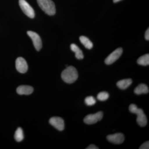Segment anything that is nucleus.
Returning a JSON list of instances; mask_svg holds the SVG:
<instances>
[{"label": "nucleus", "instance_id": "f257e3e1", "mask_svg": "<svg viewBox=\"0 0 149 149\" xmlns=\"http://www.w3.org/2000/svg\"><path fill=\"white\" fill-rule=\"evenodd\" d=\"M63 80L66 83L71 84L74 83L78 77V72L74 67L68 66L61 73Z\"/></svg>", "mask_w": 149, "mask_h": 149}, {"label": "nucleus", "instance_id": "f03ea898", "mask_svg": "<svg viewBox=\"0 0 149 149\" xmlns=\"http://www.w3.org/2000/svg\"><path fill=\"white\" fill-rule=\"evenodd\" d=\"M37 3L42 10L48 15H53L56 13V7L52 0H37Z\"/></svg>", "mask_w": 149, "mask_h": 149}, {"label": "nucleus", "instance_id": "7ed1b4c3", "mask_svg": "<svg viewBox=\"0 0 149 149\" xmlns=\"http://www.w3.org/2000/svg\"><path fill=\"white\" fill-rule=\"evenodd\" d=\"M19 4L22 10L27 16L31 18L35 17V11L25 0H19Z\"/></svg>", "mask_w": 149, "mask_h": 149}, {"label": "nucleus", "instance_id": "20e7f679", "mask_svg": "<svg viewBox=\"0 0 149 149\" xmlns=\"http://www.w3.org/2000/svg\"><path fill=\"white\" fill-rule=\"evenodd\" d=\"M103 113L99 111L95 114L88 115L84 118V122L87 124H93L100 121L102 118Z\"/></svg>", "mask_w": 149, "mask_h": 149}, {"label": "nucleus", "instance_id": "39448f33", "mask_svg": "<svg viewBox=\"0 0 149 149\" xmlns=\"http://www.w3.org/2000/svg\"><path fill=\"white\" fill-rule=\"evenodd\" d=\"M27 35L32 39L34 47L37 51H39L42 49V42L40 36L35 32L29 31L27 32Z\"/></svg>", "mask_w": 149, "mask_h": 149}, {"label": "nucleus", "instance_id": "423d86ee", "mask_svg": "<svg viewBox=\"0 0 149 149\" xmlns=\"http://www.w3.org/2000/svg\"><path fill=\"white\" fill-rule=\"evenodd\" d=\"M123 49L122 48H118L111 53L105 60V63L107 65H110L116 61L122 55Z\"/></svg>", "mask_w": 149, "mask_h": 149}, {"label": "nucleus", "instance_id": "0eeeda50", "mask_svg": "<svg viewBox=\"0 0 149 149\" xmlns=\"http://www.w3.org/2000/svg\"><path fill=\"white\" fill-rule=\"evenodd\" d=\"M49 123L55 128L59 131L64 130L65 124L64 120L61 118L59 117H53L50 119Z\"/></svg>", "mask_w": 149, "mask_h": 149}, {"label": "nucleus", "instance_id": "6e6552de", "mask_svg": "<svg viewBox=\"0 0 149 149\" xmlns=\"http://www.w3.org/2000/svg\"><path fill=\"white\" fill-rule=\"evenodd\" d=\"M15 66L17 70L20 73H25L28 70L27 62L22 57H18L17 58L15 61Z\"/></svg>", "mask_w": 149, "mask_h": 149}, {"label": "nucleus", "instance_id": "1a4fd4ad", "mask_svg": "<svg viewBox=\"0 0 149 149\" xmlns=\"http://www.w3.org/2000/svg\"><path fill=\"white\" fill-rule=\"evenodd\" d=\"M107 139L109 142L115 144L122 143L125 139L124 135L121 133H117L109 135L107 136Z\"/></svg>", "mask_w": 149, "mask_h": 149}, {"label": "nucleus", "instance_id": "9d476101", "mask_svg": "<svg viewBox=\"0 0 149 149\" xmlns=\"http://www.w3.org/2000/svg\"><path fill=\"white\" fill-rule=\"evenodd\" d=\"M136 114L137 115L136 120L139 125L141 127L146 126L147 125L148 120L143 109H140L139 111L136 113Z\"/></svg>", "mask_w": 149, "mask_h": 149}, {"label": "nucleus", "instance_id": "9b49d317", "mask_svg": "<svg viewBox=\"0 0 149 149\" xmlns=\"http://www.w3.org/2000/svg\"><path fill=\"white\" fill-rule=\"evenodd\" d=\"M34 89L29 85H21L17 88V93L20 95H29L33 93Z\"/></svg>", "mask_w": 149, "mask_h": 149}, {"label": "nucleus", "instance_id": "f8f14e48", "mask_svg": "<svg viewBox=\"0 0 149 149\" xmlns=\"http://www.w3.org/2000/svg\"><path fill=\"white\" fill-rule=\"evenodd\" d=\"M70 49L72 52L75 53V57L76 58L79 60L82 59L84 58V55L83 52L75 44H71L70 45Z\"/></svg>", "mask_w": 149, "mask_h": 149}, {"label": "nucleus", "instance_id": "ddd939ff", "mask_svg": "<svg viewBox=\"0 0 149 149\" xmlns=\"http://www.w3.org/2000/svg\"><path fill=\"white\" fill-rule=\"evenodd\" d=\"M132 80L130 79H123L117 82V87L121 90H125L132 84Z\"/></svg>", "mask_w": 149, "mask_h": 149}, {"label": "nucleus", "instance_id": "4468645a", "mask_svg": "<svg viewBox=\"0 0 149 149\" xmlns=\"http://www.w3.org/2000/svg\"><path fill=\"white\" fill-rule=\"evenodd\" d=\"M134 93L135 94L139 95L142 94H147L149 93L148 87L146 84H140L135 88Z\"/></svg>", "mask_w": 149, "mask_h": 149}, {"label": "nucleus", "instance_id": "2eb2a0df", "mask_svg": "<svg viewBox=\"0 0 149 149\" xmlns=\"http://www.w3.org/2000/svg\"><path fill=\"white\" fill-rule=\"evenodd\" d=\"M80 40L81 43L85 46V48L91 49H92L93 47V43L91 40H89L88 37L85 36H80Z\"/></svg>", "mask_w": 149, "mask_h": 149}, {"label": "nucleus", "instance_id": "dca6fc26", "mask_svg": "<svg viewBox=\"0 0 149 149\" xmlns=\"http://www.w3.org/2000/svg\"><path fill=\"white\" fill-rule=\"evenodd\" d=\"M137 63H138V64L140 65H143V66L149 65V54H146L140 57L138 59V60H137Z\"/></svg>", "mask_w": 149, "mask_h": 149}, {"label": "nucleus", "instance_id": "f3484780", "mask_svg": "<svg viewBox=\"0 0 149 149\" xmlns=\"http://www.w3.org/2000/svg\"><path fill=\"white\" fill-rule=\"evenodd\" d=\"M14 138L17 142H21L24 139L23 130L21 128L17 129L14 135Z\"/></svg>", "mask_w": 149, "mask_h": 149}, {"label": "nucleus", "instance_id": "a211bd4d", "mask_svg": "<svg viewBox=\"0 0 149 149\" xmlns=\"http://www.w3.org/2000/svg\"><path fill=\"white\" fill-rule=\"evenodd\" d=\"M109 97L108 93L106 92H101L98 94L97 98L98 100L101 101H104L107 100Z\"/></svg>", "mask_w": 149, "mask_h": 149}, {"label": "nucleus", "instance_id": "6ab92c4d", "mask_svg": "<svg viewBox=\"0 0 149 149\" xmlns=\"http://www.w3.org/2000/svg\"><path fill=\"white\" fill-rule=\"evenodd\" d=\"M85 102L87 105L92 106L96 103V100L93 96H89L85 99Z\"/></svg>", "mask_w": 149, "mask_h": 149}, {"label": "nucleus", "instance_id": "aec40b11", "mask_svg": "<svg viewBox=\"0 0 149 149\" xmlns=\"http://www.w3.org/2000/svg\"><path fill=\"white\" fill-rule=\"evenodd\" d=\"M140 149H149V142L147 141L141 145L139 148Z\"/></svg>", "mask_w": 149, "mask_h": 149}, {"label": "nucleus", "instance_id": "412c9836", "mask_svg": "<svg viewBox=\"0 0 149 149\" xmlns=\"http://www.w3.org/2000/svg\"><path fill=\"white\" fill-rule=\"evenodd\" d=\"M145 38L146 40H149V29L148 28V29L146 31V33H145Z\"/></svg>", "mask_w": 149, "mask_h": 149}, {"label": "nucleus", "instance_id": "4be33fe9", "mask_svg": "<svg viewBox=\"0 0 149 149\" xmlns=\"http://www.w3.org/2000/svg\"><path fill=\"white\" fill-rule=\"evenodd\" d=\"M87 149H99L96 146H95V145H93V144H92V145H90L89 146H88V148H86Z\"/></svg>", "mask_w": 149, "mask_h": 149}, {"label": "nucleus", "instance_id": "5701e85b", "mask_svg": "<svg viewBox=\"0 0 149 149\" xmlns=\"http://www.w3.org/2000/svg\"><path fill=\"white\" fill-rule=\"evenodd\" d=\"M121 1V0H113V2L115 3H117L118 2H119V1Z\"/></svg>", "mask_w": 149, "mask_h": 149}]
</instances>
